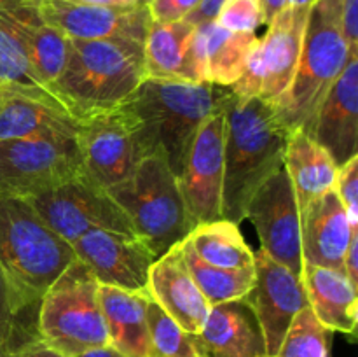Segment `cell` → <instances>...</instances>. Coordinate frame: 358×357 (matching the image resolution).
Masks as SVG:
<instances>
[{
  "label": "cell",
  "mask_w": 358,
  "mask_h": 357,
  "mask_svg": "<svg viewBox=\"0 0 358 357\" xmlns=\"http://www.w3.org/2000/svg\"><path fill=\"white\" fill-rule=\"evenodd\" d=\"M38 340V310H27L17 303L0 266V357H14Z\"/></svg>",
  "instance_id": "29"
},
{
  "label": "cell",
  "mask_w": 358,
  "mask_h": 357,
  "mask_svg": "<svg viewBox=\"0 0 358 357\" xmlns=\"http://www.w3.org/2000/svg\"><path fill=\"white\" fill-rule=\"evenodd\" d=\"M290 132L275 105L236 97L226 108L222 219L240 224L254 192L283 167Z\"/></svg>",
  "instance_id": "2"
},
{
  "label": "cell",
  "mask_w": 358,
  "mask_h": 357,
  "mask_svg": "<svg viewBox=\"0 0 358 357\" xmlns=\"http://www.w3.org/2000/svg\"><path fill=\"white\" fill-rule=\"evenodd\" d=\"M283 167L292 184L299 212L336 188L339 167L331 154L303 130L290 132Z\"/></svg>",
  "instance_id": "25"
},
{
  "label": "cell",
  "mask_w": 358,
  "mask_h": 357,
  "mask_svg": "<svg viewBox=\"0 0 358 357\" xmlns=\"http://www.w3.org/2000/svg\"><path fill=\"white\" fill-rule=\"evenodd\" d=\"M80 121L62 105L3 91L0 100V140H77Z\"/></svg>",
  "instance_id": "22"
},
{
  "label": "cell",
  "mask_w": 358,
  "mask_h": 357,
  "mask_svg": "<svg viewBox=\"0 0 358 357\" xmlns=\"http://www.w3.org/2000/svg\"><path fill=\"white\" fill-rule=\"evenodd\" d=\"M72 248L101 286L147 293L156 255L136 234L91 230L73 241Z\"/></svg>",
  "instance_id": "15"
},
{
  "label": "cell",
  "mask_w": 358,
  "mask_h": 357,
  "mask_svg": "<svg viewBox=\"0 0 358 357\" xmlns=\"http://www.w3.org/2000/svg\"><path fill=\"white\" fill-rule=\"evenodd\" d=\"M41 10L51 27L66 38H128L145 42L150 14L147 2L136 6H93L70 0H42Z\"/></svg>",
  "instance_id": "16"
},
{
  "label": "cell",
  "mask_w": 358,
  "mask_h": 357,
  "mask_svg": "<svg viewBox=\"0 0 358 357\" xmlns=\"http://www.w3.org/2000/svg\"><path fill=\"white\" fill-rule=\"evenodd\" d=\"M27 202L70 245L91 230L135 234L131 223L107 189L84 172L41 195L30 196Z\"/></svg>",
  "instance_id": "9"
},
{
  "label": "cell",
  "mask_w": 358,
  "mask_h": 357,
  "mask_svg": "<svg viewBox=\"0 0 358 357\" xmlns=\"http://www.w3.org/2000/svg\"><path fill=\"white\" fill-rule=\"evenodd\" d=\"M334 191L345 205L352 227L358 230V156L339 167Z\"/></svg>",
  "instance_id": "34"
},
{
  "label": "cell",
  "mask_w": 358,
  "mask_h": 357,
  "mask_svg": "<svg viewBox=\"0 0 358 357\" xmlns=\"http://www.w3.org/2000/svg\"><path fill=\"white\" fill-rule=\"evenodd\" d=\"M98 289L96 276L76 259L42 296L38 307L42 342L66 357L108 345Z\"/></svg>",
  "instance_id": "7"
},
{
  "label": "cell",
  "mask_w": 358,
  "mask_h": 357,
  "mask_svg": "<svg viewBox=\"0 0 358 357\" xmlns=\"http://www.w3.org/2000/svg\"><path fill=\"white\" fill-rule=\"evenodd\" d=\"M149 357H198L191 335L185 332L154 300L147 303Z\"/></svg>",
  "instance_id": "31"
},
{
  "label": "cell",
  "mask_w": 358,
  "mask_h": 357,
  "mask_svg": "<svg viewBox=\"0 0 358 357\" xmlns=\"http://www.w3.org/2000/svg\"><path fill=\"white\" fill-rule=\"evenodd\" d=\"M76 259L72 245L27 200L0 196V266L21 307L38 310L42 296Z\"/></svg>",
  "instance_id": "4"
},
{
  "label": "cell",
  "mask_w": 358,
  "mask_h": 357,
  "mask_svg": "<svg viewBox=\"0 0 358 357\" xmlns=\"http://www.w3.org/2000/svg\"><path fill=\"white\" fill-rule=\"evenodd\" d=\"M357 231L334 189L325 192L301 212L303 262L343 270L350 240Z\"/></svg>",
  "instance_id": "20"
},
{
  "label": "cell",
  "mask_w": 358,
  "mask_h": 357,
  "mask_svg": "<svg viewBox=\"0 0 358 357\" xmlns=\"http://www.w3.org/2000/svg\"><path fill=\"white\" fill-rule=\"evenodd\" d=\"M341 0H317L304 30L303 51L287 93L275 104L276 114L289 132L310 133L324 98L357 52L348 48L339 24Z\"/></svg>",
  "instance_id": "5"
},
{
  "label": "cell",
  "mask_w": 358,
  "mask_h": 357,
  "mask_svg": "<svg viewBox=\"0 0 358 357\" xmlns=\"http://www.w3.org/2000/svg\"><path fill=\"white\" fill-rule=\"evenodd\" d=\"M27 48L35 76L51 90L62 70L65 69L69 58V38L51 27L41 14L28 24Z\"/></svg>",
  "instance_id": "30"
},
{
  "label": "cell",
  "mask_w": 358,
  "mask_h": 357,
  "mask_svg": "<svg viewBox=\"0 0 358 357\" xmlns=\"http://www.w3.org/2000/svg\"><path fill=\"white\" fill-rule=\"evenodd\" d=\"M257 38L255 34H234L215 21L196 24L191 51L199 80L233 86L243 76Z\"/></svg>",
  "instance_id": "21"
},
{
  "label": "cell",
  "mask_w": 358,
  "mask_h": 357,
  "mask_svg": "<svg viewBox=\"0 0 358 357\" xmlns=\"http://www.w3.org/2000/svg\"><path fill=\"white\" fill-rule=\"evenodd\" d=\"M255 282L245 296L254 310L266 342L268 357H275L299 312L308 308L301 276L275 261L264 251L254 254Z\"/></svg>",
  "instance_id": "14"
},
{
  "label": "cell",
  "mask_w": 358,
  "mask_h": 357,
  "mask_svg": "<svg viewBox=\"0 0 358 357\" xmlns=\"http://www.w3.org/2000/svg\"><path fill=\"white\" fill-rule=\"evenodd\" d=\"M2 97H3V90H0V100H2Z\"/></svg>",
  "instance_id": "44"
},
{
  "label": "cell",
  "mask_w": 358,
  "mask_h": 357,
  "mask_svg": "<svg viewBox=\"0 0 358 357\" xmlns=\"http://www.w3.org/2000/svg\"><path fill=\"white\" fill-rule=\"evenodd\" d=\"M79 121L77 146L83 170L103 189L124 181L143 160L131 119L121 105Z\"/></svg>",
  "instance_id": "11"
},
{
  "label": "cell",
  "mask_w": 358,
  "mask_h": 357,
  "mask_svg": "<svg viewBox=\"0 0 358 357\" xmlns=\"http://www.w3.org/2000/svg\"><path fill=\"white\" fill-rule=\"evenodd\" d=\"M185 244L206 265L222 270L254 268V252L238 224L227 219L198 224L187 234Z\"/></svg>",
  "instance_id": "27"
},
{
  "label": "cell",
  "mask_w": 358,
  "mask_h": 357,
  "mask_svg": "<svg viewBox=\"0 0 358 357\" xmlns=\"http://www.w3.org/2000/svg\"><path fill=\"white\" fill-rule=\"evenodd\" d=\"M343 272L346 273L350 282L358 287V231L353 233L352 240H350L348 251H346L345 261H343Z\"/></svg>",
  "instance_id": "38"
},
{
  "label": "cell",
  "mask_w": 358,
  "mask_h": 357,
  "mask_svg": "<svg viewBox=\"0 0 358 357\" xmlns=\"http://www.w3.org/2000/svg\"><path fill=\"white\" fill-rule=\"evenodd\" d=\"M101 314L108 331V345L128 357H149L147 329V293L101 286L98 289Z\"/></svg>",
  "instance_id": "24"
},
{
  "label": "cell",
  "mask_w": 358,
  "mask_h": 357,
  "mask_svg": "<svg viewBox=\"0 0 358 357\" xmlns=\"http://www.w3.org/2000/svg\"><path fill=\"white\" fill-rule=\"evenodd\" d=\"M76 357H128L124 354H121L119 350H115L114 346L105 345V346H98V349H91L86 350V352L79 354Z\"/></svg>",
  "instance_id": "41"
},
{
  "label": "cell",
  "mask_w": 358,
  "mask_h": 357,
  "mask_svg": "<svg viewBox=\"0 0 358 357\" xmlns=\"http://www.w3.org/2000/svg\"><path fill=\"white\" fill-rule=\"evenodd\" d=\"M261 6L264 10V21L268 24L276 14H280L285 7L290 6V0H261Z\"/></svg>",
  "instance_id": "40"
},
{
  "label": "cell",
  "mask_w": 358,
  "mask_h": 357,
  "mask_svg": "<svg viewBox=\"0 0 358 357\" xmlns=\"http://www.w3.org/2000/svg\"><path fill=\"white\" fill-rule=\"evenodd\" d=\"M147 293L189 335L201 331L212 308L185 265L180 244L152 262Z\"/></svg>",
  "instance_id": "18"
},
{
  "label": "cell",
  "mask_w": 358,
  "mask_h": 357,
  "mask_svg": "<svg viewBox=\"0 0 358 357\" xmlns=\"http://www.w3.org/2000/svg\"><path fill=\"white\" fill-rule=\"evenodd\" d=\"M83 172L77 140H0V196L27 200Z\"/></svg>",
  "instance_id": "10"
},
{
  "label": "cell",
  "mask_w": 358,
  "mask_h": 357,
  "mask_svg": "<svg viewBox=\"0 0 358 357\" xmlns=\"http://www.w3.org/2000/svg\"><path fill=\"white\" fill-rule=\"evenodd\" d=\"M234 98L229 88L210 83L145 77L121 107L131 119L143 158H163L178 177L199 128Z\"/></svg>",
  "instance_id": "1"
},
{
  "label": "cell",
  "mask_w": 358,
  "mask_h": 357,
  "mask_svg": "<svg viewBox=\"0 0 358 357\" xmlns=\"http://www.w3.org/2000/svg\"><path fill=\"white\" fill-rule=\"evenodd\" d=\"M308 307L327 331L355 336L358 324L357 289L343 270L303 262L301 272Z\"/></svg>",
  "instance_id": "23"
},
{
  "label": "cell",
  "mask_w": 358,
  "mask_h": 357,
  "mask_svg": "<svg viewBox=\"0 0 358 357\" xmlns=\"http://www.w3.org/2000/svg\"><path fill=\"white\" fill-rule=\"evenodd\" d=\"M213 21L234 34H255L266 24L261 0H226Z\"/></svg>",
  "instance_id": "33"
},
{
  "label": "cell",
  "mask_w": 358,
  "mask_h": 357,
  "mask_svg": "<svg viewBox=\"0 0 358 357\" xmlns=\"http://www.w3.org/2000/svg\"><path fill=\"white\" fill-rule=\"evenodd\" d=\"M142 42L69 38L65 69L51 86L77 119L119 107L145 79Z\"/></svg>",
  "instance_id": "3"
},
{
  "label": "cell",
  "mask_w": 358,
  "mask_h": 357,
  "mask_svg": "<svg viewBox=\"0 0 358 357\" xmlns=\"http://www.w3.org/2000/svg\"><path fill=\"white\" fill-rule=\"evenodd\" d=\"M245 219L254 224L262 251L301 276V212L285 167L254 192L245 210Z\"/></svg>",
  "instance_id": "12"
},
{
  "label": "cell",
  "mask_w": 358,
  "mask_h": 357,
  "mask_svg": "<svg viewBox=\"0 0 358 357\" xmlns=\"http://www.w3.org/2000/svg\"><path fill=\"white\" fill-rule=\"evenodd\" d=\"M79 4H93V6H136V4L149 2V0H70Z\"/></svg>",
  "instance_id": "42"
},
{
  "label": "cell",
  "mask_w": 358,
  "mask_h": 357,
  "mask_svg": "<svg viewBox=\"0 0 358 357\" xmlns=\"http://www.w3.org/2000/svg\"><path fill=\"white\" fill-rule=\"evenodd\" d=\"M194 24L187 21L150 23L143 42L145 76L149 79L201 83L192 59Z\"/></svg>",
  "instance_id": "26"
},
{
  "label": "cell",
  "mask_w": 358,
  "mask_h": 357,
  "mask_svg": "<svg viewBox=\"0 0 358 357\" xmlns=\"http://www.w3.org/2000/svg\"><path fill=\"white\" fill-rule=\"evenodd\" d=\"M224 135L226 111L212 115L199 128L184 168L177 177L194 226L222 219Z\"/></svg>",
  "instance_id": "13"
},
{
  "label": "cell",
  "mask_w": 358,
  "mask_h": 357,
  "mask_svg": "<svg viewBox=\"0 0 358 357\" xmlns=\"http://www.w3.org/2000/svg\"><path fill=\"white\" fill-rule=\"evenodd\" d=\"M311 7L289 6L268 23L257 38L243 76L229 86L240 98H261L275 105L292 84L303 51Z\"/></svg>",
  "instance_id": "8"
},
{
  "label": "cell",
  "mask_w": 358,
  "mask_h": 357,
  "mask_svg": "<svg viewBox=\"0 0 358 357\" xmlns=\"http://www.w3.org/2000/svg\"><path fill=\"white\" fill-rule=\"evenodd\" d=\"M191 342L198 357H268L261 324L245 298L213 304Z\"/></svg>",
  "instance_id": "19"
},
{
  "label": "cell",
  "mask_w": 358,
  "mask_h": 357,
  "mask_svg": "<svg viewBox=\"0 0 358 357\" xmlns=\"http://www.w3.org/2000/svg\"><path fill=\"white\" fill-rule=\"evenodd\" d=\"M224 2H226V0H201L199 6L196 7L184 21L194 24V27L199 23H206V21H213Z\"/></svg>",
  "instance_id": "37"
},
{
  "label": "cell",
  "mask_w": 358,
  "mask_h": 357,
  "mask_svg": "<svg viewBox=\"0 0 358 357\" xmlns=\"http://www.w3.org/2000/svg\"><path fill=\"white\" fill-rule=\"evenodd\" d=\"M201 0H149L150 20L154 23H175L184 21Z\"/></svg>",
  "instance_id": "35"
},
{
  "label": "cell",
  "mask_w": 358,
  "mask_h": 357,
  "mask_svg": "<svg viewBox=\"0 0 358 357\" xmlns=\"http://www.w3.org/2000/svg\"><path fill=\"white\" fill-rule=\"evenodd\" d=\"M14 357H66V356H63V354H59L58 350H55L52 346L45 345L42 340H38V342L31 343V345H28L27 349L21 350V352H17Z\"/></svg>",
  "instance_id": "39"
},
{
  "label": "cell",
  "mask_w": 358,
  "mask_h": 357,
  "mask_svg": "<svg viewBox=\"0 0 358 357\" xmlns=\"http://www.w3.org/2000/svg\"><path fill=\"white\" fill-rule=\"evenodd\" d=\"M339 24L350 51L358 55V0H341Z\"/></svg>",
  "instance_id": "36"
},
{
  "label": "cell",
  "mask_w": 358,
  "mask_h": 357,
  "mask_svg": "<svg viewBox=\"0 0 358 357\" xmlns=\"http://www.w3.org/2000/svg\"><path fill=\"white\" fill-rule=\"evenodd\" d=\"M308 135L338 167L358 156V56H353L318 107Z\"/></svg>",
  "instance_id": "17"
},
{
  "label": "cell",
  "mask_w": 358,
  "mask_h": 357,
  "mask_svg": "<svg viewBox=\"0 0 358 357\" xmlns=\"http://www.w3.org/2000/svg\"><path fill=\"white\" fill-rule=\"evenodd\" d=\"M182 254H184L185 265L194 279L196 286L206 298L210 307L226 301L241 300L248 294L255 282V270H222L217 266L206 265L205 261L198 258L192 252V248L185 244V240L180 241Z\"/></svg>",
  "instance_id": "28"
},
{
  "label": "cell",
  "mask_w": 358,
  "mask_h": 357,
  "mask_svg": "<svg viewBox=\"0 0 358 357\" xmlns=\"http://www.w3.org/2000/svg\"><path fill=\"white\" fill-rule=\"evenodd\" d=\"M327 332L310 307L304 308L294 318L275 357H329Z\"/></svg>",
  "instance_id": "32"
},
{
  "label": "cell",
  "mask_w": 358,
  "mask_h": 357,
  "mask_svg": "<svg viewBox=\"0 0 358 357\" xmlns=\"http://www.w3.org/2000/svg\"><path fill=\"white\" fill-rule=\"evenodd\" d=\"M107 192L156 258L185 240L194 227L177 177L163 158L145 156L124 181Z\"/></svg>",
  "instance_id": "6"
},
{
  "label": "cell",
  "mask_w": 358,
  "mask_h": 357,
  "mask_svg": "<svg viewBox=\"0 0 358 357\" xmlns=\"http://www.w3.org/2000/svg\"><path fill=\"white\" fill-rule=\"evenodd\" d=\"M317 0H290V6H297V7H311Z\"/></svg>",
  "instance_id": "43"
}]
</instances>
